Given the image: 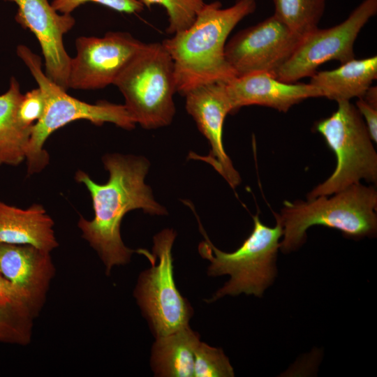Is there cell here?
Returning <instances> with one entry per match:
<instances>
[{
  "label": "cell",
  "instance_id": "cell-1",
  "mask_svg": "<svg viewBox=\"0 0 377 377\" xmlns=\"http://www.w3.org/2000/svg\"><path fill=\"white\" fill-rule=\"evenodd\" d=\"M103 163L109 173L105 184H97L82 170L76 172L75 179L89 191L94 211L92 220L80 216L78 227L109 274L114 266L128 263L135 252L125 246L121 237L125 214L141 209L151 215H165L167 210L154 200L151 188L145 184L149 168L147 158L112 154L105 155Z\"/></svg>",
  "mask_w": 377,
  "mask_h": 377
},
{
  "label": "cell",
  "instance_id": "cell-2",
  "mask_svg": "<svg viewBox=\"0 0 377 377\" xmlns=\"http://www.w3.org/2000/svg\"><path fill=\"white\" fill-rule=\"evenodd\" d=\"M256 9V0H236L226 8L219 1L205 3L188 28L162 42L174 62L177 92L184 96L198 86L237 76L225 56L227 38Z\"/></svg>",
  "mask_w": 377,
  "mask_h": 377
},
{
  "label": "cell",
  "instance_id": "cell-3",
  "mask_svg": "<svg viewBox=\"0 0 377 377\" xmlns=\"http://www.w3.org/2000/svg\"><path fill=\"white\" fill-rule=\"evenodd\" d=\"M330 195L306 201H285L279 214L283 228L279 248L284 253L295 250L306 239V231L315 225L340 230L354 239L373 237L377 230V192L360 182Z\"/></svg>",
  "mask_w": 377,
  "mask_h": 377
},
{
  "label": "cell",
  "instance_id": "cell-4",
  "mask_svg": "<svg viewBox=\"0 0 377 377\" xmlns=\"http://www.w3.org/2000/svg\"><path fill=\"white\" fill-rule=\"evenodd\" d=\"M17 54L27 66L45 100L43 114L32 128L26 154L28 175L39 172L48 165L49 155L43 148L45 141L52 133L71 122L84 119L96 126L108 122L126 130L135 128L136 123L124 104L106 101L91 104L78 100L45 75L41 58L27 46L20 45Z\"/></svg>",
  "mask_w": 377,
  "mask_h": 377
},
{
  "label": "cell",
  "instance_id": "cell-5",
  "mask_svg": "<svg viewBox=\"0 0 377 377\" xmlns=\"http://www.w3.org/2000/svg\"><path fill=\"white\" fill-rule=\"evenodd\" d=\"M276 218V226L269 227L256 214L253 228L235 251L226 253L217 249L209 239L202 226L200 229L205 240L198 246L200 255L210 263L207 274L211 276L228 274L230 280L211 299L213 302L225 295L241 293L261 297L276 276V259L283 236V228Z\"/></svg>",
  "mask_w": 377,
  "mask_h": 377
},
{
  "label": "cell",
  "instance_id": "cell-6",
  "mask_svg": "<svg viewBox=\"0 0 377 377\" xmlns=\"http://www.w3.org/2000/svg\"><path fill=\"white\" fill-rule=\"evenodd\" d=\"M114 84L135 123L142 128H158L172 121L177 92L175 66L162 43H145Z\"/></svg>",
  "mask_w": 377,
  "mask_h": 377
},
{
  "label": "cell",
  "instance_id": "cell-7",
  "mask_svg": "<svg viewBox=\"0 0 377 377\" xmlns=\"http://www.w3.org/2000/svg\"><path fill=\"white\" fill-rule=\"evenodd\" d=\"M337 103V110L315 126L334 153L336 168L326 180L311 190L307 199L332 195L362 179L377 181V154L363 117L350 101Z\"/></svg>",
  "mask_w": 377,
  "mask_h": 377
},
{
  "label": "cell",
  "instance_id": "cell-8",
  "mask_svg": "<svg viewBox=\"0 0 377 377\" xmlns=\"http://www.w3.org/2000/svg\"><path fill=\"white\" fill-rule=\"evenodd\" d=\"M176 232L164 229L154 237L151 267L138 278L134 296L155 338L188 325L193 311L174 279L172 247Z\"/></svg>",
  "mask_w": 377,
  "mask_h": 377
},
{
  "label": "cell",
  "instance_id": "cell-9",
  "mask_svg": "<svg viewBox=\"0 0 377 377\" xmlns=\"http://www.w3.org/2000/svg\"><path fill=\"white\" fill-rule=\"evenodd\" d=\"M377 13V0H363L342 22L328 29L318 27L302 37L288 60L275 77L295 83L313 75L323 64H343L355 58L354 44L364 25Z\"/></svg>",
  "mask_w": 377,
  "mask_h": 377
},
{
  "label": "cell",
  "instance_id": "cell-10",
  "mask_svg": "<svg viewBox=\"0 0 377 377\" xmlns=\"http://www.w3.org/2000/svg\"><path fill=\"white\" fill-rule=\"evenodd\" d=\"M145 44L122 31L78 37L77 53L70 63L68 89H98L114 84Z\"/></svg>",
  "mask_w": 377,
  "mask_h": 377
},
{
  "label": "cell",
  "instance_id": "cell-11",
  "mask_svg": "<svg viewBox=\"0 0 377 377\" xmlns=\"http://www.w3.org/2000/svg\"><path fill=\"white\" fill-rule=\"evenodd\" d=\"M301 39L272 15L235 34L226 44L225 56L237 76L255 72L275 76Z\"/></svg>",
  "mask_w": 377,
  "mask_h": 377
},
{
  "label": "cell",
  "instance_id": "cell-12",
  "mask_svg": "<svg viewBox=\"0 0 377 377\" xmlns=\"http://www.w3.org/2000/svg\"><path fill=\"white\" fill-rule=\"evenodd\" d=\"M184 96L187 112L193 118L211 147L208 155L190 154V158L211 165L232 188H235L240 184L241 177L226 154L223 142L224 120L228 114H232L225 82L198 86L188 91Z\"/></svg>",
  "mask_w": 377,
  "mask_h": 377
},
{
  "label": "cell",
  "instance_id": "cell-13",
  "mask_svg": "<svg viewBox=\"0 0 377 377\" xmlns=\"http://www.w3.org/2000/svg\"><path fill=\"white\" fill-rule=\"evenodd\" d=\"M4 1L17 4L16 22L37 38L45 60V75L67 90L71 57L66 51L63 38L75 25V18L57 11L48 0Z\"/></svg>",
  "mask_w": 377,
  "mask_h": 377
},
{
  "label": "cell",
  "instance_id": "cell-14",
  "mask_svg": "<svg viewBox=\"0 0 377 377\" xmlns=\"http://www.w3.org/2000/svg\"><path fill=\"white\" fill-rule=\"evenodd\" d=\"M232 114L248 105H261L286 112L309 98L321 97L311 84L289 83L266 72L235 76L225 82Z\"/></svg>",
  "mask_w": 377,
  "mask_h": 377
},
{
  "label": "cell",
  "instance_id": "cell-15",
  "mask_svg": "<svg viewBox=\"0 0 377 377\" xmlns=\"http://www.w3.org/2000/svg\"><path fill=\"white\" fill-rule=\"evenodd\" d=\"M54 271L49 252L31 245L0 242V274L26 293L39 311Z\"/></svg>",
  "mask_w": 377,
  "mask_h": 377
},
{
  "label": "cell",
  "instance_id": "cell-16",
  "mask_svg": "<svg viewBox=\"0 0 377 377\" xmlns=\"http://www.w3.org/2000/svg\"><path fill=\"white\" fill-rule=\"evenodd\" d=\"M53 226L41 205L24 209L0 200V242L31 245L50 253L59 245Z\"/></svg>",
  "mask_w": 377,
  "mask_h": 377
},
{
  "label": "cell",
  "instance_id": "cell-17",
  "mask_svg": "<svg viewBox=\"0 0 377 377\" xmlns=\"http://www.w3.org/2000/svg\"><path fill=\"white\" fill-rule=\"evenodd\" d=\"M377 78L376 56L361 59L355 58L337 68L316 71L309 84L330 100L350 101L362 97Z\"/></svg>",
  "mask_w": 377,
  "mask_h": 377
},
{
  "label": "cell",
  "instance_id": "cell-18",
  "mask_svg": "<svg viewBox=\"0 0 377 377\" xmlns=\"http://www.w3.org/2000/svg\"><path fill=\"white\" fill-rule=\"evenodd\" d=\"M200 341V335L189 325L156 338L151 355L154 375L193 377L195 350Z\"/></svg>",
  "mask_w": 377,
  "mask_h": 377
},
{
  "label": "cell",
  "instance_id": "cell-19",
  "mask_svg": "<svg viewBox=\"0 0 377 377\" xmlns=\"http://www.w3.org/2000/svg\"><path fill=\"white\" fill-rule=\"evenodd\" d=\"M22 96L18 81L12 77L8 89L0 95V165L17 166L26 158L33 127L18 119Z\"/></svg>",
  "mask_w": 377,
  "mask_h": 377
},
{
  "label": "cell",
  "instance_id": "cell-20",
  "mask_svg": "<svg viewBox=\"0 0 377 377\" xmlns=\"http://www.w3.org/2000/svg\"><path fill=\"white\" fill-rule=\"evenodd\" d=\"M273 15L300 36L317 29L326 0H272Z\"/></svg>",
  "mask_w": 377,
  "mask_h": 377
},
{
  "label": "cell",
  "instance_id": "cell-21",
  "mask_svg": "<svg viewBox=\"0 0 377 377\" xmlns=\"http://www.w3.org/2000/svg\"><path fill=\"white\" fill-rule=\"evenodd\" d=\"M33 318L11 306L0 304V343L27 345Z\"/></svg>",
  "mask_w": 377,
  "mask_h": 377
},
{
  "label": "cell",
  "instance_id": "cell-22",
  "mask_svg": "<svg viewBox=\"0 0 377 377\" xmlns=\"http://www.w3.org/2000/svg\"><path fill=\"white\" fill-rule=\"evenodd\" d=\"M144 7L162 6L168 16L166 33L175 34L188 28L205 4L204 0H139Z\"/></svg>",
  "mask_w": 377,
  "mask_h": 377
},
{
  "label": "cell",
  "instance_id": "cell-23",
  "mask_svg": "<svg viewBox=\"0 0 377 377\" xmlns=\"http://www.w3.org/2000/svg\"><path fill=\"white\" fill-rule=\"evenodd\" d=\"M233 368L221 348L200 341L195 350L194 377H232Z\"/></svg>",
  "mask_w": 377,
  "mask_h": 377
},
{
  "label": "cell",
  "instance_id": "cell-24",
  "mask_svg": "<svg viewBox=\"0 0 377 377\" xmlns=\"http://www.w3.org/2000/svg\"><path fill=\"white\" fill-rule=\"evenodd\" d=\"M88 2L128 14L139 13L145 8L139 0H53L51 4L59 13L71 14L75 8Z\"/></svg>",
  "mask_w": 377,
  "mask_h": 377
},
{
  "label": "cell",
  "instance_id": "cell-25",
  "mask_svg": "<svg viewBox=\"0 0 377 377\" xmlns=\"http://www.w3.org/2000/svg\"><path fill=\"white\" fill-rule=\"evenodd\" d=\"M0 304L13 306L33 318L39 313L29 296L1 274Z\"/></svg>",
  "mask_w": 377,
  "mask_h": 377
},
{
  "label": "cell",
  "instance_id": "cell-26",
  "mask_svg": "<svg viewBox=\"0 0 377 377\" xmlns=\"http://www.w3.org/2000/svg\"><path fill=\"white\" fill-rule=\"evenodd\" d=\"M45 110V100L38 87L23 94L17 109L20 121L27 127H33L42 117Z\"/></svg>",
  "mask_w": 377,
  "mask_h": 377
},
{
  "label": "cell",
  "instance_id": "cell-27",
  "mask_svg": "<svg viewBox=\"0 0 377 377\" xmlns=\"http://www.w3.org/2000/svg\"><path fill=\"white\" fill-rule=\"evenodd\" d=\"M369 131L372 141L377 142V106L367 102L362 97L358 98L355 105Z\"/></svg>",
  "mask_w": 377,
  "mask_h": 377
}]
</instances>
